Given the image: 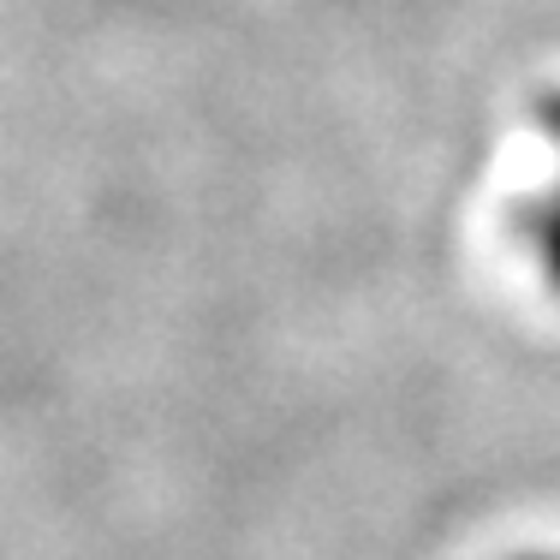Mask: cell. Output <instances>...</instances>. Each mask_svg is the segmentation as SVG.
Masks as SVG:
<instances>
[{
    "label": "cell",
    "mask_w": 560,
    "mask_h": 560,
    "mask_svg": "<svg viewBox=\"0 0 560 560\" xmlns=\"http://www.w3.org/2000/svg\"><path fill=\"white\" fill-rule=\"evenodd\" d=\"M518 560H560V555H518Z\"/></svg>",
    "instance_id": "obj_1"
}]
</instances>
